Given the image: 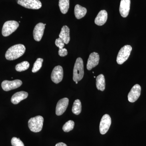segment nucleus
<instances>
[{
	"instance_id": "nucleus-5",
	"label": "nucleus",
	"mask_w": 146,
	"mask_h": 146,
	"mask_svg": "<svg viewBox=\"0 0 146 146\" xmlns=\"http://www.w3.org/2000/svg\"><path fill=\"white\" fill-rule=\"evenodd\" d=\"M19 26V23L16 21H7L4 24L2 30V33L3 36H9L14 31H16Z\"/></svg>"
},
{
	"instance_id": "nucleus-17",
	"label": "nucleus",
	"mask_w": 146,
	"mask_h": 146,
	"mask_svg": "<svg viewBox=\"0 0 146 146\" xmlns=\"http://www.w3.org/2000/svg\"><path fill=\"white\" fill-rule=\"evenodd\" d=\"M59 38L62 39L65 44H68L70 41V30L67 26H64L61 29L59 35Z\"/></svg>"
},
{
	"instance_id": "nucleus-15",
	"label": "nucleus",
	"mask_w": 146,
	"mask_h": 146,
	"mask_svg": "<svg viewBox=\"0 0 146 146\" xmlns=\"http://www.w3.org/2000/svg\"><path fill=\"white\" fill-rule=\"evenodd\" d=\"M28 96V93L25 91H21L15 93L12 96L11 102L14 104H17L23 100L26 99Z\"/></svg>"
},
{
	"instance_id": "nucleus-27",
	"label": "nucleus",
	"mask_w": 146,
	"mask_h": 146,
	"mask_svg": "<svg viewBox=\"0 0 146 146\" xmlns=\"http://www.w3.org/2000/svg\"><path fill=\"white\" fill-rule=\"evenodd\" d=\"M68 54V52L66 49L63 48L62 49H59L58 50V54L60 56L63 57L66 56Z\"/></svg>"
},
{
	"instance_id": "nucleus-7",
	"label": "nucleus",
	"mask_w": 146,
	"mask_h": 146,
	"mask_svg": "<svg viewBox=\"0 0 146 146\" xmlns=\"http://www.w3.org/2000/svg\"><path fill=\"white\" fill-rule=\"evenodd\" d=\"M111 124V119L110 116L106 114L103 116L100 125V131L101 134H106Z\"/></svg>"
},
{
	"instance_id": "nucleus-1",
	"label": "nucleus",
	"mask_w": 146,
	"mask_h": 146,
	"mask_svg": "<svg viewBox=\"0 0 146 146\" xmlns=\"http://www.w3.org/2000/svg\"><path fill=\"white\" fill-rule=\"evenodd\" d=\"M26 48L24 45L18 44L11 47L7 51L5 58L7 60H14L21 57L25 54Z\"/></svg>"
},
{
	"instance_id": "nucleus-21",
	"label": "nucleus",
	"mask_w": 146,
	"mask_h": 146,
	"mask_svg": "<svg viewBox=\"0 0 146 146\" xmlns=\"http://www.w3.org/2000/svg\"><path fill=\"white\" fill-rule=\"evenodd\" d=\"M82 111V105L79 100H76L73 104L72 112L76 115H79Z\"/></svg>"
},
{
	"instance_id": "nucleus-16",
	"label": "nucleus",
	"mask_w": 146,
	"mask_h": 146,
	"mask_svg": "<svg viewBox=\"0 0 146 146\" xmlns=\"http://www.w3.org/2000/svg\"><path fill=\"white\" fill-rule=\"evenodd\" d=\"M108 19V13L105 10L101 11L97 15L95 20V23L98 26H102L106 23Z\"/></svg>"
},
{
	"instance_id": "nucleus-26",
	"label": "nucleus",
	"mask_w": 146,
	"mask_h": 146,
	"mask_svg": "<svg viewBox=\"0 0 146 146\" xmlns=\"http://www.w3.org/2000/svg\"><path fill=\"white\" fill-rule=\"evenodd\" d=\"M55 43V45H56V46L58 47L59 49L63 48V47L65 46V43L63 42V40L59 37L56 39Z\"/></svg>"
},
{
	"instance_id": "nucleus-20",
	"label": "nucleus",
	"mask_w": 146,
	"mask_h": 146,
	"mask_svg": "<svg viewBox=\"0 0 146 146\" xmlns=\"http://www.w3.org/2000/svg\"><path fill=\"white\" fill-rule=\"evenodd\" d=\"M58 5L61 13L65 14L69 10L70 0H59Z\"/></svg>"
},
{
	"instance_id": "nucleus-6",
	"label": "nucleus",
	"mask_w": 146,
	"mask_h": 146,
	"mask_svg": "<svg viewBox=\"0 0 146 146\" xmlns=\"http://www.w3.org/2000/svg\"><path fill=\"white\" fill-rule=\"evenodd\" d=\"M19 5L29 9H38L42 7V3L39 0H16Z\"/></svg>"
},
{
	"instance_id": "nucleus-12",
	"label": "nucleus",
	"mask_w": 146,
	"mask_h": 146,
	"mask_svg": "<svg viewBox=\"0 0 146 146\" xmlns=\"http://www.w3.org/2000/svg\"><path fill=\"white\" fill-rule=\"evenodd\" d=\"M100 56L98 53H92L89 55L87 61L86 68L88 70H91L93 68L98 65L99 63Z\"/></svg>"
},
{
	"instance_id": "nucleus-28",
	"label": "nucleus",
	"mask_w": 146,
	"mask_h": 146,
	"mask_svg": "<svg viewBox=\"0 0 146 146\" xmlns=\"http://www.w3.org/2000/svg\"><path fill=\"white\" fill-rule=\"evenodd\" d=\"M55 146H68L66 144L63 143H58Z\"/></svg>"
},
{
	"instance_id": "nucleus-22",
	"label": "nucleus",
	"mask_w": 146,
	"mask_h": 146,
	"mask_svg": "<svg viewBox=\"0 0 146 146\" xmlns=\"http://www.w3.org/2000/svg\"><path fill=\"white\" fill-rule=\"evenodd\" d=\"M30 64L28 61H25L17 64L16 65V70L17 72H21L26 70L29 69Z\"/></svg>"
},
{
	"instance_id": "nucleus-29",
	"label": "nucleus",
	"mask_w": 146,
	"mask_h": 146,
	"mask_svg": "<svg viewBox=\"0 0 146 146\" xmlns=\"http://www.w3.org/2000/svg\"><path fill=\"white\" fill-rule=\"evenodd\" d=\"M76 83L77 84L78 83V82H76Z\"/></svg>"
},
{
	"instance_id": "nucleus-19",
	"label": "nucleus",
	"mask_w": 146,
	"mask_h": 146,
	"mask_svg": "<svg viewBox=\"0 0 146 146\" xmlns=\"http://www.w3.org/2000/svg\"><path fill=\"white\" fill-rule=\"evenodd\" d=\"M96 84L98 90L102 91H104L106 86L105 79L102 74L99 75L96 78Z\"/></svg>"
},
{
	"instance_id": "nucleus-25",
	"label": "nucleus",
	"mask_w": 146,
	"mask_h": 146,
	"mask_svg": "<svg viewBox=\"0 0 146 146\" xmlns=\"http://www.w3.org/2000/svg\"><path fill=\"white\" fill-rule=\"evenodd\" d=\"M11 144L12 146H25V145L20 140V138L13 137L11 140Z\"/></svg>"
},
{
	"instance_id": "nucleus-24",
	"label": "nucleus",
	"mask_w": 146,
	"mask_h": 146,
	"mask_svg": "<svg viewBox=\"0 0 146 146\" xmlns=\"http://www.w3.org/2000/svg\"><path fill=\"white\" fill-rule=\"evenodd\" d=\"M43 59L41 58H38L35 62L32 71L33 73H36L41 69L42 66Z\"/></svg>"
},
{
	"instance_id": "nucleus-10",
	"label": "nucleus",
	"mask_w": 146,
	"mask_h": 146,
	"mask_svg": "<svg viewBox=\"0 0 146 146\" xmlns=\"http://www.w3.org/2000/svg\"><path fill=\"white\" fill-rule=\"evenodd\" d=\"M141 86L136 84L132 87L128 95V100L130 102H134L139 98L141 94Z\"/></svg>"
},
{
	"instance_id": "nucleus-18",
	"label": "nucleus",
	"mask_w": 146,
	"mask_h": 146,
	"mask_svg": "<svg viewBox=\"0 0 146 146\" xmlns=\"http://www.w3.org/2000/svg\"><path fill=\"white\" fill-rule=\"evenodd\" d=\"M86 9L79 5H76L75 7L74 14L77 19H80L83 18L86 15Z\"/></svg>"
},
{
	"instance_id": "nucleus-14",
	"label": "nucleus",
	"mask_w": 146,
	"mask_h": 146,
	"mask_svg": "<svg viewBox=\"0 0 146 146\" xmlns=\"http://www.w3.org/2000/svg\"><path fill=\"white\" fill-rule=\"evenodd\" d=\"M130 0H121L119 11L121 16L123 18H126L128 15L130 10Z\"/></svg>"
},
{
	"instance_id": "nucleus-11",
	"label": "nucleus",
	"mask_w": 146,
	"mask_h": 146,
	"mask_svg": "<svg viewBox=\"0 0 146 146\" xmlns=\"http://www.w3.org/2000/svg\"><path fill=\"white\" fill-rule=\"evenodd\" d=\"M69 100L68 98H63L58 101L56 108V114L57 116L63 115L68 107Z\"/></svg>"
},
{
	"instance_id": "nucleus-4",
	"label": "nucleus",
	"mask_w": 146,
	"mask_h": 146,
	"mask_svg": "<svg viewBox=\"0 0 146 146\" xmlns=\"http://www.w3.org/2000/svg\"><path fill=\"white\" fill-rule=\"evenodd\" d=\"M132 50V47L130 45H125L120 50L118 54L117 62L119 65H121L127 60Z\"/></svg>"
},
{
	"instance_id": "nucleus-8",
	"label": "nucleus",
	"mask_w": 146,
	"mask_h": 146,
	"mask_svg": "<svg viewBox=\"0 0 146 146\" xmlns=\"http://www.w3.org/2000/svg\"><path fill=\"white\" fill-rule=\"evenodd\" d=\"M23 84V82L20 80H15L13 81L4 80L2 82V88L4 91H8L17 89Z\"/></svg>"
},
{
	"instance_id": "nucleus-13",
	"label": "nucleus",
	"mask_w": 146,
	"mask_h": 146,
	"mask_svg": "<svg viewBox=\"0 0 146 146\" xmlns=\"http://www.w3.org/2000/svg\"><path fill=\"white\" fill-rule=\"evenodd\" d=\"M45 28V24L39 23L35 27L33 30V37L36 42H39L42 39Z\"/></svg>"
},
{
	"instance_id": "nucleus-2",
	"label": "nucleus",
	"mask_w": 146,
	"mask_h": 146,
	"mask_svg": "<svg viewBox=\"0 0 146 146\" xmlns=\"http://www.w3.org/2000/svg\"><path fill=\"white\" fill-rule=\"evenodd\" d=\"M84 75L83 61L82 58L79 57L77 58L73 70V80L74 82L81 80Z\"/></svg>"
},
{
	"instance_id": "nucleus-3",
	"label": "nucleus",
	"mask_w": 146,
	"mask_h": 146,
	"mask_svg": "<svg viewBox=\"0 0 146 146\" xmlns=\"http://www.w3.org/2000/svg\"><path fill=\"white\" fill-rule=\"evenodd\" d=\"M44 121V118L41 116L31 118L28 121L29 128L33 132H39L42 130Z\"/></svg>"
},
{
	"instance_id": "nucleus-9",
	"label": "nucleus",
	"mask_w": 146,
	"mask_h": 146,
	"mask_svg": "<svg viewBox=\"0 0 146 146\" xmlns=\"http://www.w3.org/2000/svg\"><path fill=\"white\" fill-rule=\"evenodd\" d=\"M63 77V68L60 65L56 66L52 72L51 78L55 84H58L62 81Z\"/></svg>"
},
{
	"instance_id": "nucleus-23",
	"label": "nucleus",
	"mask_w": 146,
	"mask_h": 146,
	"mask_svg": "<svg viewBox=\"0 0 146 146\" xmlns=\"http://www.w3.org/2000/svg\"><path fill=\"white\" fill-rule=\"evenodd\" d=\"M74 122L72 120H70L67 122L63 127V130L65 132H68L73 130L74 127Z\"/></svg>"
}]
</instances>
